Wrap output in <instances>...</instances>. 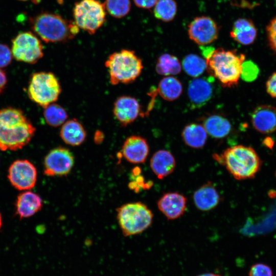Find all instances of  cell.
<instances>
[{
	"mask_svg": "<svg viewBox=\"0 0 276 276\" xmlns=\"http://www.w3.org/2000/svg\"><path fill=\"white\" fill-rule=\"evenodd\" d=\"M36 129L22 110L13 107L0 109V150H17L31 141Z\"/></svg>",
	"mask_w": 276,
	"mask_h": 276,
	"instance_id": "obj_1",
	"label": "cell"
},
{
	"mask_svg": "<svg viewBox=\"0 0 276 276\" xmlns=\"http://www.w3.org/2000/svg\"><path fill=\"white\" fill-rule=\"evenodd\" d=\"M245 58L244 54L235 50H226L222 48L214 49L205 58L206 70L221 85L233 87L238 83Z\"/></svg>",
	"mask_w": 276,
	"mask_h": 276,
	"instance_id": "obj_2",
	"label": "cell"
},
{
	"mask_svg": "<svg viewBox=\"0 0 276 276\" xmlns=\"http://www.w3.org/2000/svg\"><path fill=\"white\" fill-rule=\"evenodd\" d=\"M213 157L237 180L254 178L262 164L253 148L241 145L229 147L219 154H214Z\"/></svg>",
	"mask_w": 276,
	"mask_h": 276,
	"instance_id": "obj_3",
	"label": "cell"
},
{
	"mask_svg": "<svg viewBox=\"0 0 276 276\" xmlns=\"http://www.w3.org/2000/svg\"><path fill=\"white\" fill-rule=\"evenodd\" d=\"M34 34L45 42H65L73 38L79 28L74 21L52 13L42 12L29 18Z\"/></svg>",
	"mask_w": 276,
	"mask_h": 276,
	"instance_id": "obj_4",
	"label": "cell"
},
{
	"mask_svg": "<svg viewBox=\"0 0 276 276\" xmlns=\"http://www.w3.org/2000/svg\"><path fill=\"white\" fill-rule=\"evenodd\" d=\"M105 65L109 73L110 83L113 85L134 82L143 69L141 58L134 51L125 49L110 54Z\"/></svg>",
	"mask_w": 276,
	"mask_h": 276,
	"instance_id": "obj_5",
	"label": "cell"
},
{
	"mask_svg": "<svg viewBox=\"0 0 276 276\" xmlns=\"http://www.w3.org/2000/svg\"><path fill=\"white\" fill-rule=\"evenodd\" d=\"M117 219L125 237L137 235L151 224L153 214L146 205L141 202L122 205L117 209Z\"/></svg>",
	"mask_w": 276,
	"mask_h": 276,
	"instance_id": "obj_6",
	"label": "cell"
},
{
	"mask_svg": "<svg viewBox=\"0 0 276 276\" xmlns=\"http://www.w3.org/2000/svg\"><path fill=\"white\" fill-rule=\"evenodd\" d=\"M61 92L59 81L53 73L40 72L31 75L27 93L29 98L38 105L45 108L56 102Z\"/></svg>",
	"mask_w": 276,
	"mask_h": 276,
	"instance_id": "obj_7",
	"label": "cell"
},
{
	"mask_svg": "<svg viewBox=\"0 0 276 276\" xmlns=\"http://www.w3.org/2000/svg\"><path fill=\"white\" fill-rule=\"evenodd\" d=\"M73 16L78 28L91 35L104 24L105 9L98 0H81L75 5Z\"/></svg>",
	"mask_w": 276,
	"mask_h": 276,
	"instance_id": "obj_8",
	"label": "cell"
},
{
	"mask_svg": "<svg viewBox=\"0 0 276 276\" xmlns=\"http://www.w3.org/2000/svg\"><path fill=\"white\" fill-rule=\"evenodd\" d=\"M11 52L17 61L34 64L43 56V46L37 35L30 31L18 33L12 40Z\"/></svg>",
	"mask_w": 276,
	"mask_h": 276,
	"instance_id": "obj_9",
	"label": "cell"
},
{
	"mask_svg": "<svg viewBox=\"0 0 276 276\" xmlns=\"http://www.w3.org/2000/svg\"><path fill=\"white\" fill-rule=\"evenodd\" d=\"M44 174L49 176H65L72 169L74 157L69 149L62 147L53 149L44 159Z\"/></svg>",
	"mask_w": 276,
	"mask_h": 276,
	"instance_id": "obj_10",
	"label": "cell"
},
{
	"mask_svg": "<svg viewBox=\"0 0 276 276\" xmlns=\"http://www.w3.org/2000/svg\"><path fill=\"white\" fill-rule=\"evenodd\" d=\"M37 170L34 165L27 159L14 161L8 169V178L12 185L19 190L33 188L37 180Z\"/></svg>",
	"mask_w": 276,
	"mask_h": 276,
	"instance_id": "obj_11",
	"label": "cell"
},
{
	"mask_svg": "<svg viewBox=\"0 0 276 276\" xmlns=\"http://www.w3.org/2000/svg\"><path fill=\"white\" fill-rule=\"evenodd\" d=\"M188 35L196 44L203 46L214 42L218 38L219 28L211 17L205 16L194 18L188 25Z\"/></svg>",
	"mask_w": 276,
	"mask_h": 276,
	"instance_id": "obj_12",
	"label": "cell"
},
{
	"mask_svg": "<svg viewBox=\"0 0 276 276\" xmlns=\"http://www.w3.org/2000/svg\"><path fill=\"white\" fill-rule=\"evenodd\" d=\"M141 106L137 99L129 96L118 98L113 104V114L122 126L134 122L141 113Z\"/></svg>",
	"mask_w": 276,
	"mask_h": 276,
	"instance_id": "obj_13",
	"label": "cell"
},
{
	"mask_svg": "<svg viewBox=\"0 0 276 276\" xmlns=\"http://www.w3.org/2000/svg\"><path fill=\"white\" fill-rule=\"evenodd\" d=\"M149 153L147 140L140 136L133 135L128 137L122 147L123 157L132 164H142L145 162Z\"/></svg>",
	"mask_w": 276,
	"mask_h": 276,
	"instance_id": "obj_14",
	"label": "cell"
},
{
	"mask_svg": "<svg viewBox=\"0 0 276 276\" xmlns=\"http://www.w3.org/2000/svg\"><path fill=\"white\" fill-rule=\"evenodd\" d=\"M186 205V198L177 192L165 193L157 202L159 210L168 220H174L181 217Z\"/></svg>",
	"mask_w": 276,
	"mask_h": 276,
	"instance_id": "obj_15",
	"label": "cell"
},
{
	"mask_svg": "<svg viewBox=\"0 0 276 276\" xmlns=\"http://www.w3.org/2000/svg\"><path fill=\"white\" fill-rule=\"evenodd\" d=\"M251 123L261 133L274 132L276 130V108L267 105L258 106L251 114Z\"/></svg>",
	"mask_w": 276,
	"mask_h": 276,
	"instance_id": "obj_16",
	"label": "cell"
},
{
	"mask_svg": "<svg viewBox=\"0 0 276 276\" xmlns=\"http://www.w3.org/2000/svg\"><path fill=\"white\" fill-rule=\"evenodd\" d=\"M213 87L209 80L194 78L189 83L188 96L192 106L200 107L204 105L213 96Z\"/></svg>",
	"mask_w": 276,
	"mask_h": 276,
	"instance_id": "obj_17",
	"label": "cell"
},
{
	"mask_svg": "<svg viewBox=\"0 0 276 276\" xmlns=\"http://www.w3.org/2000/svg\"><path fill=\"white\" fill-rule=\"evenodd\" d=\"M193 199L198 210L208 211L217 206L220 201V196L215 186L208 182L194 192Z\"/></svg>",
	"mask_w": 276,
	"mask_h": 276,
	"instance_id": "obj_18",
	"label": "cell"
},
{
	"mask_svg": "<svg viewBox=\"0 0 276 276\" xmlns=\"http://www.w3.org/2000/svg\"><path fill=\"white\" fill-rule=\"evenodd\" d=\"M230 36L244 45L252 44L257 36V29L253 21L246 18L237 19L233 25Z\"/></svg>",
	"mask_w": 276,
	"mask_h": 276,
	"instance_id": "obj_19",
	"label": "cell"
},
{
	"mask_svg": "<svg viewBox=\"0 0 276 276\" xmlns=\"http://www.w3.org/2000/svg\"><path fill=\"white\" fill-rule=\"evenodd\" d=\"M150 166L157 177L162 179L173 172L176 161L170 152L166 150H159L153 154L150 161Z\"/></svg>",
	"mask_w": 276,
	"mask_h": 276,
	"instance_id": "obj_20",
	"label": "cell"
},
{
	"mask_svg": "<svg viewBox=\"0 0 276 276\" xmlns=\"http://www.w3.org/2000/svg\"><path fill=\"white\" fill-rule=\"evenodd\" d=\"M42 206L40 196L32 192L27 191L19 194L16 201V213L20 218L32 216Z\"/></svg>",
	"mask_w": 276,
	"mask_h": 276,
	"instance_id": "obj_21",
	"label": "cell"
},
{
	"mask_svg": "<svg viewBox=\"0 0 276 276\" xmlns=\"http://www.w3.org/2000/svg\"><path fill=\"white\" fill-rule=\"evenodd\" d=\"M59 135L66 144L77 146L84 142L86 132L82 124L73 119L66 121L62 125Z\"/></svg>",
	"mask_w": 276,
	"mask_h": 276,
	"instance_id": "obj_22",
	"label": "cell"
},
{
	"mask_svg": "<svg viewBox=\"0 0 276 276\" xmlns=\"http://www.w3.org/2000/svg\"><path fill=\"white\" fill-rule=\"evenodd\" d=\"M202 126L208 134L211 137L220 139L227 136L232 129L229 120L219 114H212L205 118Z\"/></svg>",
	"mask_w": 276,
	"mask_h": 276,
	"instance_id": "obj_23",
	"label": "cell"
},
{
	"mask_svg": "<svg viewBox=\"0 0 276 276\" xmlns=\"http://www.w3.org/2000/svg\"><path fill=\"white\" fill-rule=\"evenodd\" d=\"M185 143L190 147L199 149L205 144L208 133L202 125L191 123L186 125L181 132Z\"/></svg>",
	"mask_w": 276,
	"mask_h": 276,
	"instance_id": "obj_24",
	"label": "cell"
},
{
	"mask_svg": "<svg viewBox=\"0 0 276 276\" xmlns=\"http://www.w3.org/2000/svg\"><path fill=\"white\" fill-rule=\"evenodd\" d=\"M156 91L163 99L173 101L181 95L182 85L180 81L173 76H165L158 83Z\"/></svg>",
	"mask_w": 276,
	"mask_h": 276,
	"instance_id": "obj_25",
	"label": "cell"
},
{
	"mask_svg": "<svg viewBox=\"0 0 276 276\" xmlns=\"http://www.w3.org/2000/svg\"><path fill=\"white\" fill-rule=\"evenodd\" d=\"M155 71L159 75L172 76L180 73L181 65L176 56L168 53H164L157 59L155 64Z\"/></svg>",
	"mask_w": 276,
	"mask_h": 276,
	"instance_id": "obj_26",
	"label": "cell"
},
{
	"mask_svg": "<svg viewBox=\"0 0 276 276\" xmlns=\"http://www.w3.org/2000/svg\"><path fill=\"white\" fill-rule=\"evenodd\" d=\"M43 117L47 124L56 127L62 125L66 121L68 114L63 107L53 103L44 108Z\"/></svg>",
	"mask_w": 276,
	"mask_h": 276,
	"instance_id": "obj_27",
	"label": "cell"
},
{
	"mask_svg": "<svg viewBox=\"0 0 276 276\" xmlns=\"http://www.w3.org/2000/svg\"><path fill=\"white\" fill-rule=\"evenodd\" d=\"M182 67L190 76L197 78L206 70L205 59L194 54L186 56L182 61Z\"/></svg>",
	"mask_w": 276,
	"mask_h": 276,
	"instance_id": "obj_28",
	"label": "cell"
},
{
	"mask_svg": "<svg viewBox=\"0 0 276 276\" xmlns=\"http://www.w3.org/2000/svg\"><path fill=\"white\" fill-rule=\"evenodd\" d=\"M177 6L174 0H158L154 8L155 17L163 21L172 20L177 13Z\"/></svg>",
	"mask_w": 276,
	"mask_h": 276,
	"instance_id": "obj_29",
	"label": "cell"
},
{
	"mask_svg": "<svg viewBox=\"0 0 276 276\" xmlns=\"http://www.w3.org/2000/svg\"><path fill=\"white\" fill-rule=\"evenodd\" d=\"M105 10L113 17L122 18L130 11V0H105L103 4Z\"/></svg>",
	"mask_w": 276,
	"mask_h": 276,
	"instance_id": "obj_30",
	"label": "cell"
},
{
	"mask_svg": "<svg viewBox=\"0 0 276 276\" xmlns=\"http://www.w3.org/2000/svg\"><path fill=\"white\" fill-rule=\"evenodd\" d=\"M259 72V67L255 62L244 60L242 64L240 77L246 82H252L257 78Z\"/></svg>",
	"mask_w": 276,
	"mask_h": 276,
	"instance_id": "obj_31",
	"label": "cell"
},
{
	"mask_svg": "<svg viewBox=\"0 0 276 276\" xmlns=\"http://www.w3.org/2000/svg\"><path fill=\"white\" fill-rule=\"evenodd\" d=\"M269 45L276 53V16L273 17L266 28Z\"/></svg>",
	"mask_w": 276,
	"mask_h": 276,
	"instance_id": "obj_32",
	"label": "cell"
},
{
	"mask_svg": "<svg viewBox=\"0 0 276 276\" xmlns=\"http://www.w3.org/2000/svg\"><path fill=\"white\" fill-rule=\"evenodd\" d=\"M13 57L11 50L5 44L0 43V68L9 65Z\"/></svg>",
	"mask_w": 276,
	"mask_h": 276,
	"instance_id": "obj_33",
	"label": "cell"
},
{
	"mask_svg": "<svg viewBox=\"0 0 276 276\" xmlns=\"http://www.w3.org/2000/svg\"><path fill=\"white\" fill-rule=\"evenodd\" d=\"M270 268L263 264H256L253 265L249 271V276H272Z\"/></svg>",
	"mask_w": 276,
	"mask_h": 276,
	"instance_id": "obj_34",
	"label": "cell"
},
{
	"mask_svg": "<svg viewBox=\"0 0 276 276\" xmlns=\"http://www.w3.org/2000/svg\"><path fill=\"white\" fill-rule=\"evenodd\" d=\"M266 88L267 93L276 99V72L273 73L267 80Z\"/></svg>",
	"mask_w": 276,
	"mask_h": 276,
	"instance_id": "obj_35",
	"label": "cell"
},
{
	"mask_svg": "<svg viewBox=\"0 0 276 276\" xmlns=\"http://www.w3.org/2000/svg\"><path fill=\"white\" fill-rule=\"evenodd\" d=\"M158 0H133L136 6L141 8L150 9L155 5Z\"/></svg>",
	"mask_w": 276,
	"mask_h": 276,
	"instance_id": "obj_36",
	"label": "cell"
},
{
	"mask_svg": "<svg viewBox=\"0 0 276 276\" xmlns=\"http://www.w3.org/2000/svg\"><path fill=\"white\" fill-rule=\"evenodd\" d=\"M7 83V77L6 72L0 68V94L3 93Z\"/></svg>",
	"mask_w": 276,
	"mask_h": 276,
	"instance_id": "obj_37",
	"label": "cell"
},
{
	"mask_svg": "<svg viewBox=\"0 0 276 276\" xmlns=\"http://www.w3.org/2000/svg\"><path fill=\"white\" fill-rule=\"evenodd\" d=\"M104 139V134L100 130H97L94 135V141L96 144H100Z\"/></svg>",
	"mask_w": 276,
	"mask_h": 276,
	"instance_id": "obj_38",
	"label": "cell"
},
{
	"mask_svg": "<svg viewBox=\"0 0 276 276\" xmlns=\"http://www.w3.org/2000/svg\"><path fill=\"white\" fill-rule=\"evenodd\" d=\"M199 276H220V275L214 274V273H205V274L199 275Z\"/></svg>",
	"mask_w": 276,
	"mask_h": 276,
	"instance_id": "obj_39",
	"label": "cell"
},
{
	"mask_svg": "<svg viewBox=\"0 0 276 276\" xmlns=\"http://www.w3.org/2000/svg\"><path fill=\"white\" fill-rule=\"evenodd\" d=\"M2 224V216L0 213V228L1 227Z\"/></svg>",
	"mask_w": 276,
	"mask_h": 276,
	"instance_id": "obj_40",
	"label": "cell"
},
{
	"mask_svg": "<svg viewBox=\"0 0 276 276\" xmlns=\"http://www.w3.org/2000/svg\"><path fill=\"white\" fill-rule=\"evenodd\" d=\"M17 1L25 2V1H28V0H17Z\"/></svg>",
	"mask_w": 276,
	"mask_h": 276,
	"instance_id": "obj_41",
	"label": "cell"
}]
</instances>
